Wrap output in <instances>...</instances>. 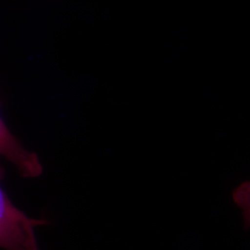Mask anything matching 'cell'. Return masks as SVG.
Returning a JSON list of instances; mask_svg holds the SVG:
<instances>
[{
  "label": "cell",
  "mask_w": 250,
  "mask_h": 250,
  "mask_svg": "<svg viewBox=\"0 0 250 250\" xmlns=\"http://www.w3.org/2000/svg\"><path fill=\"white\" fill-rule=\"evenodd\" d=\"M2 178L0 169V250H40L36 229L45 222L28 217L13 205L3 190Z\"/></svg>",
  "instance_id": "obj_1"
},
{
  "label": "cell",
  "mask_w": 250,
  "mask_h": 250,
  "mask_svg": "<svg viewBox=\"0 0 250 250\" xmlns=\"http://www.w3.org/2000/svg\"><path fill=\"white\" fill-rule=\"evenodd\" d=\"M0 157L16 167L24 178H36L41 175L43 167L36 153L26 149L10 133L0 115Z\"/></svg>",
  "instance_id": "obj_2"
},
{
  "label": "cell",
  "mask_w": 250,
  "mask_h": 250,
  "mask_svg": "<svg viewBox=\"0 0 250 250\" xmlns=\"http://www.w3.org/2000/svg\"><path fill=\"white\" fill-rule=\"evenodd\" d=\"M232 197L234 204L241 209L245 228L250 229V182H244L234 188Z\"/></svg>",
  "instance_id": "obj_3"
}]
</instances>
